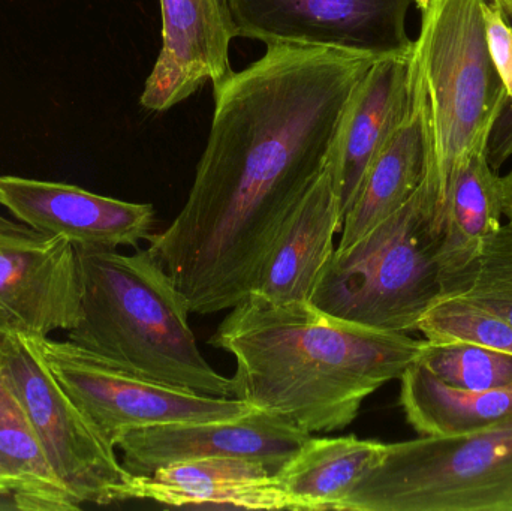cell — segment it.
<instances>
[{"label":"cell","mask_w":512,"mask_h":511,"mask_svg":"<svg viewBox=\"0 0 512 511\" xmlns=\"http://www.w3.org/2000/svg\"><path fill=\"white\" fill-rule=\"evenodd\" d=\"M9 497H11V483L0 474V498H8L9 500Z\"/></svg>","instance_id":"27"},{"label":"cell","mask_w":512,"mask_h":511,"mask_svg":"<svg viewBox=\"0 0 512 511\" xmlns=\"http://www.w3.org/2000/svg\"><path fill=\"white\" fill-rule=\"evenodd\" d=\"M453 296L490 312L512 326V224L490 237L471 275Z\"/></svg>","instance_id":"24"},{"label":"cell","mask_w":512,"mask_h":511,"mask_svg":"<svg viewBox=\"0 0 512 511\" xmlns=\"http://www.w3.org/2000/svg\"><path fill=\"white\" fill-rule=\"evenodd\" d=\"M339 511H512V419L387 444Z\"/></svg>","instance_id":"6"},{"label":"cell","mask_w":512,"mask_h":511,"mask_svg":"<svg viewBox=\"0 0 512 511\" xmlns=\"http://www.w3.org/2000/svg\"><path fill=\"white\" fill-rule=\"evenodd\" d=\"M237 36L267 47L321 48L381 60L414 51L406 30L417 0H227Z\"/></svg>","instance_id":"9"},{"label":"cell","mask_w":512,"mask_h":511,"mask_svg":"<svg viewBox=\"0 0 512 511\" xmlns=\"http://www.w3.org/2000/svg\"><path fill=\"white\" fill-rule=\"evenodd\" d=\"M499 8H510L512 9V0H493Z\"/></svg>","instance_id":"29"},{"label":"cell","mask_w":512,"mask_h":511,"mask_svg":"<svg viewBox=\"0 0 512 511\" xmlns=\"http://www.w3.org/2000/svg\"><path fill=\"white\" fill-rule=\"evenodd\" d=\"M162 47L144 84L141 105L170 110L210 81L219 89L234 74L230 45L237 38L227 0H159Z\"/></svg>","instance_id":"13"},{"label":"cell","mask_w":512,"mask_h":511,"mask_svg":"<svg viewBox=\"0 0 512 511\" xmlns=\"http://www.w3.org/2000/svg\"><path fill=\"white\" fill-rule=\"evenodd\" d=\"M310 437L288 420L254 408L237 420L134 429L123 432L114 446L122 452L123 467L137 477L200 459L261 462L276 476Z\"/></svg>","instance_id":"10"},{"label":"cell","mask_w":512,"mask_h":511,"mask_svg":"<svg viewBox=\"0 0 512 511\" xmlns=\"http://www.w3.org/2000/svg\"><path fill=\"white\" fill-rule=\"evenodd\" d=\"M501 176L490 164L489 150L475 152L454 179L439 225V263L450 296L471 275L490 237L502 227Z\"/></svg>","instance_id":"18"},{"label":"cell","mask_w":512,"mask_h":511,"mask_svg":"<svg viewBox=\"0 0 512 511\" xmlns=\"http://www.w3.org/2000/svg\"><path fill=\"white\" fill-rule=\"evenodd\" d=\"M502 195H504V216L512 224V171L501 177Z\"/></svg>","instance_id":"26"},{"label":"cell","mask_w":512,"mask_h":511,"mask_svg":"<svg viewBox=\"0 0 512 511\" xmlns=\"http://www.w3.org/2000/svg\"><path fill=\"white\" fill-rule=\"evenodd\" d=\"M0 474L11 483L12 509L80 510L54 470L38 432L0 372Z\"/></svg>","instance_id":"21"},{"label":"cell","mask_w":512,"mask_h":511,"mask_svg":"<svg viewBox=\"0 0 512 511\" xmlns=\"http://www.w3.org/2000/svg\"><path fill=\"white\" fill-rule=\"evenodd\" d=\"M436 203L426 174L397 212L348 248H336L310 305L367 329L417 332L424 314L451 294L439 263Z\"/></svg>","instance_id":"4"},{"label":"cell","mask_w":512,"mask_h":511,"mask_svg":"<svg viewBox=\"0 0 512 511\" xmlns=\"http://www.w3.org/2000/svg\"><path fill=\"white\" fill-rule=\"evenodd\" d=\"M454 389H495L512 383V356L469 342H429L417 360Z\"/></svg>","instance_id":"22"},{"label":"cell","mask_w":512,"mask_h":511,"mask_svg":"<svg viewBox=\"0 0 512 511\" xmlns=\"http://www.w3.org/2000/svg\"><path fill=\"white\" fill-rule=\"evenodd\" d=\"M0 372L81 506L134 500L135 476L53 377L33 336L0 330Z\"/></svg>","instance_id":"7"},{"label":"cell","mask_w":512,"mask_h":511,"mask_svg":"<svg viewBox=\"0 0 512 511\" xmlns=\"http://www.w3.org/2000/svg\"><path fill=\"white\" fill-rule=\"evenodd\" d=\"M0 206L36 233L63 237L80 248L138 249L149 242L155 225L152 204L18 176H0Z\"/></svg>","instance_id":"12"},{"label":"cell","mask_w":512,"mask_h":511,"mask_svg":"<svg viewBox=\"0 0 512 511\" xmlns=\"http://www.w3.org/2000/svg\"><path fill=\"white\" fill-rule=\"evenodd\" d=\"M375 62L273 45L213 90L212 128L188 200L147 248L191 314L227 311L251 294L286 219L327 168Z\"/></svg>","instance_id":"1"},{"label":"cell","mask_w":512,"mask_h":511,"mask_svg":"<svg viewBox=\"0 0 512 511\" xmlns=\"http://www.w3.org/2000/svg\"><path fill=\"white\" fill-rule=\"evenodd\" d=\"M487 45L512 102V26L495 2H483Z\"/></svg>","instance_id":"25"},{"label":"cell","mask_w":512,"mask_h":511,"mask_svg":"<svg viewBox=\"0 0 512 511\" xmlns=\"http://www.w3.org/2000/svg\"><path fill=\"white\" fill-rule=\"evenodd\" d=\"M210 345L236 359L234 398L313 435L348 428L370 395L417 362L424 341L249 294Z\"/></svg>","instance_id":"2"},{"label":"cell","mask_w":512,"mask_h":511,"mask_svg":"<svg viewBox=\"0 0 512 511\" xmlns=\"http://www.w3.org/2000/svg\"><path fill=\"white\" fill-rule=\"evenodd\" d=\"M17 227V225L11 224V222L6 221V219H3L2 216H0V233H3V231L11 230V228Z\"/></svg>","instance_id":"28"},{"label":"cell","mask_w":512,"mask_h":511,"mask_svg":"<svg viewBox=\"0 0 512 511\" xmlns=\"http://www.w3.org/2000/svg\"><path fill=\"white\" fill-rule=\"evenodd\" d=\"M33 339L53 377L111 446L134 429L237 420L254 410L237 398L200 395L128 374L68 341Z\"/></svg>","instance_id":"8"},{"label":"cell","mask_w":512,"mask_h":511,"mask_svg":"<svg viewBox=\"0 0 512 511\" xmlns=\"http://www.w3.org/2000/svg\"><path fill=\"white\" fill-rule=\"evenodd\" d=\"M502 12H504L505 17H507V20L510 21V24L512 26V9H502Z\"/></svg>","instance_id":"30"},{"label":"cell","mask_w":512,"mask_h":511,"mask_svg":"<svg viewBox=\"0 0 512 511\" xmlns=\"http://www.w3.org/2000/svg\"><path fill=\"white\" fill-rule=\"evenodd\" d=\"M433 165V135L426 81L417 47L414 84L405 119L373 159L343 219L337 249H345L393 215L415 194Z\"/></svg>","instance_id":"16"},{"label":"cell","mask_w":512,"mask_h":511,"mask_svg":"<svg viewBox=\"0 0 512 511\" xmlns=\"http://www.w3.org/2000/svg\"><path fill=\"white\" fill-rule=\"evenodd\" d=\"M81 312L77 246L21 227L0 233V330L69 332Z\"/></svg>","instance_id":"11"},{"label":"cell","mask_w":512,"mask_h":511,"mask_svg":"<svg viewBox=\"0 0 512 511\" xmlns=\"http://www.w3.org/2000/svg\"><path fill=\"white\" fill-rule=\"evenodd\" d=\"M400 383L403 413L423 437L468 434L512 419V383L478 392L454 389L418 362Z\"/></svg>","instance_id":"20"},{"label":"cell","mask_w":512,"mask_h":511,"mask_svg":"<svg viewBox=\"0 0 512 511\" xmlns=\"http://www.w3.org/2000/svg\"><path fill=\"white\" fill-rule=\"evenodd\" d=\"M343 215L330 162L292 210L256 276L251 294L271 303H310L333 257Z\"/></svg>","instance_id":"14"},{"label":"cell","mask_w":512,"mask_h":511,"mask_svg":"<svg viewBox=\"0 0 512 511\" xmlns=\"http://www.w3.org/2000/svg\"><path fill=\"white\" fill-rule=\"evenodd\" d=\"M412 84L414 51L376 60L355 92L330 159L343 219L373 159L405 119Z\"/></svg>","instance_id":"15"},{"label":"cell","mask_w":512,"mask_h":511,"mask_svg":"<svg viewBox=\"0 0 512 511\" xmlns=\"http://www.w3.org/2000/svg\"><path fill=\"white\" fill-rule=\"evenodd\" d=\"M502 9H510V8H502Z\"/></svg>","instance_id":"31"},{"label":"cell","mask_w":512,"mask_h":511,"mask_svg":"<svg viewBox=\"0 0 512 511\" xmlns=\"http://www.w3.org/2000/svg\"><path fill=\"white\" fill-rule=\"evenodd\" d=\"M81 312L66 341L128 374L216 398H234L233 378L204 359L188 305L149 249L77 246Z\"/></svg>","instance_id":"3"},{"label":"cell","mask_w":512,"mask_h":511,"mask_svg":"<svg viewBox=\"0 0 512 511\" xmlns=\"http://www.w3.org/2000/svg\"><path fill=\"white\" fill-rule=\"evenodd\" d=\"M417 332L429 342H469L512 356L511 324L456 296H447L430 308Z\"/></svg>","instance_id":"23"},{"label":"cell","mask_w":512,"mask_h":511,"mask_svg":"<svg viewBox=\"0 0 512 511\" xmlns=\"http://www.w3.org/2000/svg\"><path fill=\"white\" fill-rule=\"evenodd\" d=\"M387 444L355 435L313 438L277 473L280 486L301 510H337L384 458Z\"/></svg>","instance_id":"19"},{"label":"cell","mask_w":512,"mask_h":511,"mask_svg":"<svg viewBox=\"0 0 512 511\" xmlns=\"http://www.w3.org/2000/svg\"><path fill=\"white\" fill-rule=\"evenodd\" d=\"M484 0H417L420 38L415 41L429 99L433 135L432 176L441 225L460 168L490 138L511 99L490 56Z\"/></svg>","instance_id":"5"},{"label":"cell","mask_w":512,"mask_h":511,"mask_svg":"<svg viewBox=\"0 0 512 511\" xmlns=\"http://www.w3.org/2000/svg\"><path fill=\"white\" fill-rule=\"evenodd\" d=\"M134 500L168 507L237 510H301L261 462L200 459L135 476Z\"/></svg>","instance_id":"17"}]
</instances>
